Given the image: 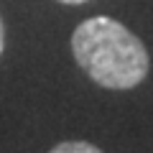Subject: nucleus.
I'll list each match as a JSON object with an SVG mask.
<instances>
[{
    "label": "nucleus",
    "mask_w": 153,
    "mask_h": 153,
    "mask_svg": "<svg viewBox=\"0 0 153 153\" xmlns=\"http://www.w3.org/2000/svg\"><path fill=\"white\" fill-rule=\"evenodd\" d=\"M49 153H102V151L97 146H92V143H84V140H66V143L54 146Z\"/></svg>",
    "instance_id": "obj_2"
},
{
    "label": "nucleus",
    "mask_w": 153,
    "mask_h": 153,
    "mask_svg": "<svg viewBox=\"0 0 153 153\" xmlns=\"http://www.w3.org/2000/svg\"><path fill=\"white\" fill-rule=\"evenodd\" d=\"M3 46H5V28H3V18H0V54H3Z\"/></svg>",
    "instance_id": "obj_3"
},
{
    "label": "nucleus",
    "mask_w": 153,
    "mask_h": 153,
    "mask_svg": "<svg viewBox=\"0 0 153 153\" xmlns=\"http://www.w3.org/2000/svg\"><path fill=\"white\" fill-rule=\"evenodd\" d=\"M59 3H66V5H79V3H87V0H59Z\"/></svg>",
    "instance_id": "obj_4"
},
{
    "label": "nucleus",
    "mask_w": 153,
    "mask_h": 153,
    "mask_svg": "<svg viewBox=\"0 0 153 153\" xmlns=\"http://www.w3.org/2000/svg\"><path fill=\"white\" fill-rule=\"evenodd\" d=\"M71 51L89 79L107 89L138 87L151 66L143 41L107 16L79 23L71 36Z\"/></svg>",
    "instance_id": "obj_1"
}]
</instances>
